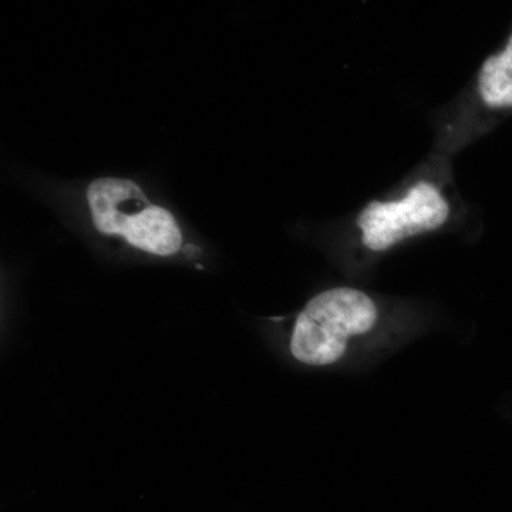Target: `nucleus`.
<instances>
[{
	"label": "nucleus",
	"instance_id": "obj_1",
	"mask_svg": "<svg viewBox=\"0 0 512 512\" xmlns=\"http://www.w3.org/2000/svg\"><path fill=\"white\" fill-rule=\"evenodd\" d=\"M466 215L451 157L433 150L396 187L350 218L349 244L357 259L373 261L413 239L456 228Z\"/></svg>",
	"mask_w": 512,
	"mask_h": 512
},
{
	"label": "nucleus",
	"instance_id": "obj_2",
	"mask_svg": "<svg viewBox=\"0 0 512 512\" xmlns=\"http://www.w3.org/2000/svg\"><path fill=\"white\" fill-rule=\"evenodd\" d=\"M393 315L392 303L363 289H326L296 316L289 349L306 366L338 365L380 338L392 325Z\"/></svg>",
	"mask_w": 512,
	"mask_h": 512
},
{
	"label": "nucleus",
	"instance_id": "obj_3",
	"mask_svg": "<svg viewBox=\"0 0 512 512\" xmlns=\"http://www.w3.org/2000/svg\"><path fill=\"white\" fill-rule=\"evenodd\" d=\"M512 113V32L436 117L434 151L454 156Z\"/></svg>",
	"mask_w": 512,
	"mask_h": 512
},
{
	"label": "nucleus",
	"instance_id": "obj_4",
	"mask_svg": "<svg viewBox=\"0 0 512 512\" xmlns=\"http://www.w3.org/2000/svg\"><path fill=\"white\" fill-rule=\"evenodd\" d=\"M87 204L94 227L104 235H119L148 254L173 255L183 245L174 215L153 204L140 185L127 178H97L87 187Z\"/></svg>",
	"mask_w": 512,
	"mask_h": 512
}]
</instances>
